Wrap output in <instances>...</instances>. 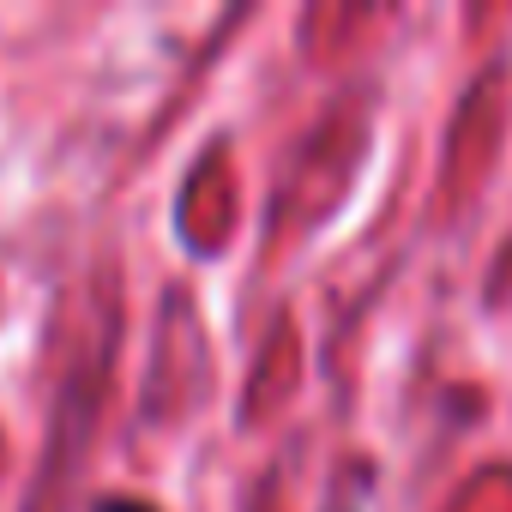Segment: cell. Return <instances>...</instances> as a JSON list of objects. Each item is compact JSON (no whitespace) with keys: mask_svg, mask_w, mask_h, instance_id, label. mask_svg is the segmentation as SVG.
<instances>
[{"mask_svg":"<svg viewBox=\"0 0 512 512\" xmlns=\"http://www.w3.org/2000/svg\"><path fill=\"white\" fill-rule=\"evenodd\" d=\"M97 512H151L145 500H127V494H109V500H97Z\"/></svg>","mask_w":512,"mask_h":512,"instance_id":"obj_1","label":"cell"},{"mask_svg":"<svg viewBox=\"0 0 512 512\" xmlns=\"http://www.w3.org/2000/svg\"><path fill=\"white\" fill-rule=\"evenodd\" d=\"M332 512H356V506H332Z\"/></svg>","mask_w":512,"mask_h":512,"instance_id":"obj_2","label":"cell"}]
</instances>
